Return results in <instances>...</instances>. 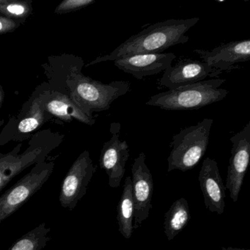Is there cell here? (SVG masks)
<instances>
[{
	"label": "cell",
	"instance_id": "1",
	"mask_svg": "<svg viewBox=\"0 0 250 250\" xmlns=\"http://www.w3.org/2000/svg\"><path fill=\"white\" fill-rule=\"evenodd\" d=\"M200 18L169 20L149 25L138 34L131 36L109 55L99 57L87 65L115 61L125 56L141 53H162L169 47L188 42L187 33Z\"/></svg>",
	"mask_w": 250,
	"mask_h": 250
},
{
	"label": "cell",
	"instance_id": "18",
	"mask_svg": "<svg viewBox=\"0 0 250 250\" xmlns=\"http://www.w3.org/2000/svg\"><path fill=\"white\" fill-rule=\"evenodd\" d=\"M51 228L42 223L29 231L7 250H43L50 241Z\"/></svg>",
	"mask_w": 250,
	"mask_h": 250
},
{
	"label": "cell",
	"instance_id": "10",
	"mask_svg": "<svg viewBox=\"0 0 250 250\" xmlns=\"http://www.w3.org/2000/svg\"><path fill=\"white\" fill-rule=\"evenodd\" d=\"M146 156L140 153L131 166V184L134 203V229L141 226L148 218L152 206L153 180L146 163Z\"/></svg>",
	"mask_w": 250,
	"mask_h": 250
},
{
	"label": "cell",
	"instance_id": "11",
	"mask_svg": "<svg viewBox=\"0 0 250 250\" xmlns=\"http://www.w3.org/2000/svg\"><path fill=\"white\" fill-rule=\"evenodd\" d=\"M176 56L173 53H141L125 55L114 61L115 66L137 80L167 70Z\"/></svg>",
	"mask_w": 250,
	"mask_h": 250
},
{
	"label": "cell",
	"instance_id": "9",
	"mask_svg": "<svg viewBox=\"0 0 250 250\" xmlns=\"http://www.w3.org/2000/svg\"><path fill=\"white\" fill-rule=\"evenodd\" d=\"M121 127L119 123H112L110 127L112 137L104 144L99 159V165L106 172L111 188L121 186L130 155L128 143L120 139Z\"/></svg>",
	"mask_w": 250,
	"mask_h": 250
},
{
	"label": "cell",
	"instance_id": "22",
	"mask_svg": "<svg viewBox=\"0 0 250 250\" xmlns=\"http://www.w3.org/2000/svg\"><path fill=\"white\" fill-rule=\"evenodd\" d=\"M21 22L0 15V36L15 31Z\"/></svg>",
	"mask_w": 250,
	"mask_h": 250
},
{
	"label": "cell",
	"instance_id": "14",
	"mask_svg": "<svg viewBox=\"0 0 250 250\" xmlns=\"http://www.w3.org/2000/svg\"><path fill=\"white\" fill-rule=\"evenodd\" d=\"M194 52L200 55L203 62L220 74L221 71L232 69L235 64L250 61V40L231 42L211 51L195 49Z\"/></svg>",
	"mask_w": 250,
	"mask_h": 250
},
{
	"label": "cell",
	"instance_id": "24",
	"mask_svg": "<svg viewBox=\"0 0 250 250\" xmlns=\"http://www.w3.org/2000/svg\"><path fill=\"white\" fill-rule=\"evenodd\" d=\"M221 250H250V249L236 248V247H221Z\"/></svg>",
	"mask_w": 250,
	"mask_h": 250
},
{
	"label": "cell",
	"instance_id": "23",
	"mask_svg": "<svg viewBox=\"0 0 250 250\" xmlns=\"http://www.w3.org/2000/svg\"><path fill=\"white\" fill-rule=\"evenodd\" d=\"M4 98H5V92L3 88L0 84V108L2 107V103H3Z\"/></svg>",
	"mask_w": 250,
	"mask_h": 250
},
{
	"label": "cell",
	"instance_id": "15",
	"mask_svg": "<svg viewBox=\"0 0 250 250\" xmlns=\"http://www.w3.org/2000/svg\"><path fill=\"white\" fill-rule=\"evenodd\" d=\"M44 109L45 112L66 122L76 119L90 125L96 122L95 118L85 113L70 96L58 92L49 95L45 102Z\"/></svg>",
	"mask_w": 250,
	"mask_h": 250
},
{
	"label": "cell",
	"instance_id": "19",
	"mask_svg": "<svg viewBox=\"0 0 250 250\" xmlns=\"http://www.w3.org/2000/svg\"><path fill=\"white\" fill-rule=\"evenodd\" d=\"M49 94L46 93L37 96L32 102L30 110L19 122L17 130L21 134H28L42 126L44 122V104Z\"/></svg>",
	"mask_w": 250,
	"mask_h": 250
},
{
	"label": "cell",
	"instance_id": "4",
	"mask_svg": "<svg viewBox=\"0 0 250 250\" xmlns=\"http://www.w3.org/2000/svg\"><path fill=\"white\" fill-rule=\"evenodd\" d=\"M213 120L205 118L198 124L181 130L172 137L167 159V172L193 169L206 153Z\"/></svg>",
	"mask_w": 250,
	"mask_h": 250
},
{
	"label": "cell",
	"instance_id": "12",
	"mask_svg": "<svg viewBox=\"0 0 250 250\" xmlns=\"http://www.w3.org/2000/svg\"><path fill=\"white\" fill-rule=\"evenodd\" d=\"M206 208L213 213L223 214L226 200V188L214 159L203 160L198 176Z\"/></svg>",
	"mask_w": 250,
	"mask_h": 250
},
{
	"label": "cell",
	"instance_id": "17",
	"mask_svg": "<svg viewBox=\"0 0 250 250\" xmlns=\"http://www.w3.org/2000/svg\"><path fill=\"white\" fill-rule=\"evenodd\" d=\"M191 219L188 201L184 197L175 200L165 215L164 228L168 241L173 240Z\"/></svg>",
	"mask_w": 250,
	"mask_h": 250
},
{
	"label": "cell",
	"instance_id": "6",
	"mask_svg": "<svg viewBox=\"0 0 250 250\" xmlns=\"http://www.w3.org/2000/svg\"><path fill=\"white\" fill-rule=\"evenodd\" d=\"M55 169V162H43L19 180L0 197V224L14 214L43 187Z\"/></svg>",
	"mask_w": 250,
	"mask_h": 250
},
{
	"label": "cell",
	"instance_id": "5",
	"mask_svg": "<svg viewBox=\"0 0 250 250\" xmlns=\"http://www.w3.org/2000/svg\"><path fill=\"white\" fill-rule=\"evenodd\" d=\"M60 144L59 139L48 138L39 133L23 152L20 144L8 153H0V192L8 183L27 168L44 162L52 150Z\"/></svg>",
	"mask_w": 250,
	"mask_h": 250
},
{
	"label": "cell",
	"instance_id": "2",
	"mask_svg": "<svg viewBox=\"0 0 250 250\" xmlns=\"http://www.w3.org/2000/svg\"><path fill=\"white\" fill-rule=\"evenodd\" d=\"M224 83L225 80L213 79L169 90L153 95L146 104L170 111L200 109L220 102L228 96V90L221 88Z\"/></svg>",
	"mask_w": 250,
	"mask_h": 250
},
{
	"label": "cell",
	"instance_id": "8",
	"mask_svg": "<svg viewBox=\"0 0 250 250\" xmlns=\"http://www.w3.org/2000/svg\"><path fill=\"white\" fill-rule=\"evenodd\" d=\"M232 148L227 172L225 188L236 203L248 169L250 159V122L230 138Z\"/></svg>",
	"mask_w": 250,
	"mask_h": 250
},
{
	"label": "cell",
	"instance_id": "3",
	"mask_svg": "<svg viewBox=\"0 0 250 250\" xmlns=\"http://www.w3.org/2000/svg\"><path fill=\"white\" fill-rule=\"evenodd\" d=\"M71 99L87 115L108 110L111 104L130 89L128 82L114 81L104 84L85 77L75 67L68 77Z\"/></svg>",
	"mask_w": 250,
	"mask_h": 250
},
{
	"label": "cell",
	"instance_id": "16",
	"mask_svg": "<svg viewBox=\"0 0 250 250\" xmlns=\"http://www.w3.org/2000/svg\"><path fill=\"white\" fill-rule=\"evenodd\" d=\"M117 212L118 230L125 239H129L134 229V203L131 176L125 179L124 190L117 206Z\"/></svg>",
	"mask_w": 250,
	"mask_h": 250
},
{
	"label": "cell",
	"instance_id": "21",
	"mask_svg": "<svg viewBox=\"0 0 250 250\" xmlns=\"http://www.w3.org/2000/svg\"><path fill=\"white\" fill-rule=\"evenodd\" d=\"M95 0H64L55 8L57 14H65L75 12L95 3Z\"/></svg>",
	"mask_w": 250,
	"mask_h": 250
},
{
	"label": "cell",
	"instance_id": "7",
	"mask_svg": "<svg viewBox=\"0 0 250 250\" xmlns=\"http://www.w3.org/2000/svg\"><path fill=\"white\" fill-rule=\"evenodd\" d=\"M96 171L90 153L84 150L76 159L64 178L60 193V203L73 210L87 192V187Z\"/></svg>",
	"mask_w": 250,
	"mask_h": 250
},
{
	"label": "cell",
	"instance_id": "13",
	"mask_svg": "<svg viewBox=\"0 0 250 250\" xmlns=\"http://www.w3.org/2000/svg\"><path fill=\"white\" fill-rule=\"evenodd\" d=\"M219 74L203 61L182 60L165 71L159 84L174 90L204 81L208 76L213 77Z\"/></svg>",
	"mask_w": 250,
	"mask_h": 250
},
{
	"label": "cell",
	"instance_id": "20",
	"mask_svg": "<svg viewBox=\"0 0 250 250\" xmlns=\"http://www.w3.org/2000/svg\"><path fill=\"white\" fill-rule=\"evenodd\" d=\"M31 1L21 0H0V15L24 22L32 14Z\"/></svg>",
	"mask_w": 250,
	"mask_h": 250
}]
</instances>
